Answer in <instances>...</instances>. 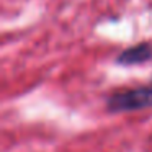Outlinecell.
Returning <instances> with one entry per match:
<instances>
[{
  "mask_svg": "<svg viewBox=\"0 0 152 152\" xmlns=\"http://www.w3.org/2000/svg\"><path fill=\"white\" fill-rule=\"evenodd\" d=\"M147 106H152V87H139L116 92L108 100V108L111 111H129Z\"/></svg>",
  "mask_w": 152,
  "mask_h": 152,
  "instance_id": "1",
  "label": "cell"
},
{
  "mask_svg": "<svg viewBox=\"0 0 152 152\" xmlns=\"http://www.w3.org/2000/svg\"><path fill=\"white\" fill-rule=\"evenodd\" d=\"M152 59V46L147 43H141L137 46H132L124 49L118 56V62L123 66H132V64H141L144 61Z\"/></svg>",
  "mask_w": 152,
  "mask_h": 152,
  "instance_id": "2",
  "label": "cell"
}]
</instances>
